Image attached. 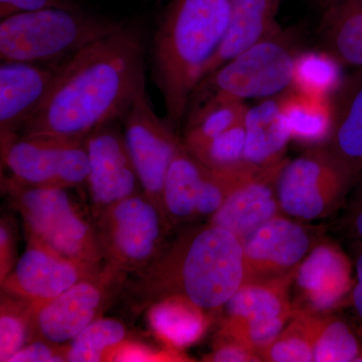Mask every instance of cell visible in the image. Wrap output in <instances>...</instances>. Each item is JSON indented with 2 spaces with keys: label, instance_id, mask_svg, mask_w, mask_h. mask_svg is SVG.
I'll return each instance as SVG.
<instances>
[{
  "label": "cell",
  "instance_id": "6da1fadb",
  "mask_svg": "<svg viewBox=\"0 0 362 362\" xmlns=\"http://www.w3.org/2000/svg\"><path fill=\"white\" fill-rule=\"evenodd\" d=\"M145 86L141 35L120 25L74 54L57 71L47 99L21 132L85 140L125 116Z\"/></svg>",
  "mask_w": 362,
  "mask_h": 362
},
{
  "label": "cell",
  "instance_id": "7a4b0ae2",
  "mask_svg": "<svg viewBox=\"0 0 362 362\" xmlns=\"http://www.w3.org/2000/svg\"><path fill=\"white\" fill-rule=\"evenodd\" d=\"M139 276L134 293L140 304L177 297L206 314L218 313L244 284V252L233 233L207 223L168 243Z\"/></svg>",
  "mask_w": 362,
  "mask_h": 362
},
{
  "label": "cell",
  "instance_id": "3957f363",
  "mask_svg": "<svg viewBox=\"0 0 362 362\" xmlns=\"http://www.w3.org/2000/svg\"><path fill=\"white\" fill-rule=\"evenodd\" d=\"M232 0H173L153 40L154 77L178 126L202 71L225 37Z\"/></svg>",
  "mask_w": 362,
  "mask_h": 362
},
{
  "label": "cell",
  "instance_id": "277c9868",
  "mask_svg": "<svg viewBox=\"0 0 362 362\" xmlns=\"http://www.w3.org/2000/svg\"><path fill=\"white\" fill-rule=\"evenodd\" d=\"M300 52L296 30H283L230 59L195 88L185 114L187 126L221 105L286 92L292 87Z\"/></svg>",
  "mask_w": 362,
  "mask_h": 362
},
{
  "label": "cell",
  "instance_id": "5b68a950",
  "mask_svg": "<svg viewBox=\"0 0 362 362\" xmlns=\"http://www.w3.org/2000/svg\"><path fill=\"white\" fill-rule=\"evenodd\" d=\"M119 23L93 18L69 7H47L1 18L0 57L2 62L47 63L73 56Z\"/></svg>",
  "mask_w": 362,
  "mask_h": 362
},
{
  "label": "cell",
  "instance_id": "8992f818",
  "mask_svg": "<svg viewBox=\"0 0 362 362\" xmlns=\"http://www.w3.org/2000/svg\"><path fill=\"white\" fill-rule=\"evenodd\" d=\"M9 189L23 218L26 238L68 258L103 267L96 228L80 213L66 192L69 188L23 187L11 181Z\"/></svg>",
  "mask_w": 362,
  "mask_h": 362
},
{
  "label": "cell",
  "instance_id": "52a82bcc",
  "mask_svg": "<svg viewBox=\"0 0 362 362\" xmlns=\"http://www.w3.org/2000/svg\"><path fill=\"white\" fill-rule=\"evenodd\" d=\"M95 228L105 264L139 275L165 250L171 226L163 211L139 192L98 214Z\"/></svg>",
  "mask_w": 362,
  "mask_h": 362
},
{
  "label": "cell",
  "instance_id": "ba28073f",
  "mask_svg": "<svg viewBox=\"0 0 362 362\" xmlns=\"http://www.w3.org/2000/svg\"><path fill=\"white\" fill-rule=\"evenodd\" d=\"M354 177L322 145L287 160L276 180L281 211L294 220L311 223L329 218L342 206Z\"/></svg>",
  "mask_w": 362,
  "mask_h": 362
},
{
  "label": "cell",
  "instance_id": "9c48e42d",
  "mask_svg": "<svg viewBox=\"0 0 362 362\" xmlns=\"http://www.w3.org/2000/svg\"><path fill=\"white\" fill-rule=\"evenodd\" d=\"M1 149L11 181L16 185L71 188L87 182L90 166L85 140L23 135Z\"/></svg>",
  "mask_w": 362,
  "mask_h": 362
},
{
  "label": "cell",
  "instance_id": "30bf717a",
  "mask_svg": "<svg viewBox=\"0 0 362 362\" xmlns=\"http://www.w3.org/2000/svg\"><path fill=\"white\" fill-rule=\"evenodd\" d=\"M124 118V137L142 192L163 211L164 182L173 159L183 147L182 139L168 119L156 115L147 96L146 86L138 93Z\"/></svg>",
  "mask_w": 362,
  "mask_h": 362
},
{
  "label": "cell",
  "instance_id": "8fae6325",
  "mask_svg": "<svg viewBox=\"0 0 362 362\" xmlns=\"http://www.w3.org/2000/svg\"><path fill=\"white\" fill-rule=\"evenodd\" d=\"M122 278V272L106 264L96 275L80 281L51 301L30 305L33 340L65 346L100 318Z\"/></svg>",
  "mask_w": 362,
  "mask_h": 362
},
{
  "label": "cell",
  "instance_id": "7c38bea8",
  "mask_svg": "<svg viewBox=\"0 0 362 362\" xmlns=\"http://www.w3.org/2000/svg\"><path fill=\"white\" fill-rule=\"evenodd\" d=\"M356 283L354 261L321 238L296 269L291 285L295 312L322 316L344 308Z\"/></svg>",
  "mask_w": 362,
  "mask_h": 362
},
{
  "label": "cell",
  "instance_id": "4fadbf2b",
  "mask_svg": "<svg viewBox=\"0 0 362 362\" xmlns=\"http://www.w3.org/2000/svg\"><path fill=\"white\" fill-rule=\"evenodd\" d=\"M243 175L216 173L192 156L183 144L168 169L162 204L171 228L211 218Z\"/></svg>",
  "mask_w": 362,
  "mask_h": 362
},
{
  "label": "cell",
  "instance_id": "5bb4252c",
  "mask_svg": "<svg viewBox=\"0 0 362 362\" xmlns=\"http://www.w3.org/2000/svg\"><path fill=\"white\" fill-rule=\"evenodd\" d=\"M320 230L281 214L243 240L244 283L291 276L318 240Z\"/></svg>",
  "mask_w": 362,
  "mask_h": 362
},
{
  "label": "cell",
  "instance_id": "9a60e30c",
  "mask_svg": "<svg viewBox=\"0 0 362 362\" xmlns=\"http://www.w3.org/2000/svg\"><path fill=\"white\" fill-rule=\"evenodd\" d=\"M105 265L97 267L68 258L28 238L25 252L1 281L2 289L9 296L37 306L51 301L80 281L96 275Z\"/></svg>",
  "mask_w": 362,
  "mask_h": 362
},
{
  "label": "cell",
  "instance_id": "2e32d148",
  "mask_svg": "<svg viewBox=\"0 0 362 362\" xmlns=\"http://www.w3.org/2000/svg\"><path fill=\"white\" fill-rule=\"evenodd\" d=\"M89 156L90 201L98 214L131 195L139 194V177L124 134L107 124L85 139Z\"/></svg>",
  "mask_w": 362,
  "mask_h": 362
},
{
  "label": "cell",
  "instance_id": "e0dca14e",
  "mask_svg": "<svg viewBox=\"0 0 362 362\" xmlns=\"http://www.w3.org/2000/svg\"><path fill=\"white\" fill-rule=\"evenodd\" d=\"M57 71L23 62L0 66V134L1 148L18 137L26 123L47 99Z\"/></svg>",
  "mask_w": 362,
  "mask_h": 362
},
{
  "label": "cell",
  "instance_id": "ac0fdd59",
  "mask_svg": "<svg viewBox=\"0 0 362 362\" xmlns=\"http://www.w3.org/2000/svg\"><path fill=\"white\" fill-rule=\"evenodd\" d=\"M282 168L252 171L240 178L209 223L225 228L242 243L282 214L276 192V180Z\"/></svg>",
  "mask_w": 362,
  "mask_h": 362
},
{
  "label": "cell",
  "instance_id": "d6986e66",
  "mask_svg": "<svg viewBox=\"0 0 362 362\" xmlns=\"http://www.w3.org/2000/svg\"><path fill=\"white\" fill-rule=\"evenodd\" d=\"M332 124L322 146L347 173H362V71L345 81L330 96Z\"/></svg>",
  "mask_w": 362,
  "mask_h": 362
},
{
  "label": "cell",
  "instance_id": "ffe728a7",
  "mask_svg": "<svg viewBox=\"0 0 362 362\" xmlns=\"http://www.w3.org/2000/svg\"><path fill=\"white\" fill-rule=\"evenodd\" d=\"M281 0H232L225 37L202 71V78L262 40L282 32L277 21ZM201 80V81H202Z\"/></svg>",
  "mask_w": 362,
  "mask_h": 362
},
{
  "label": "cell",
  "instance_id": "44dd1931",
  "mask_svg": "<svg viewBox=\"0 0 362 362\" xmlns=\"http://www.w3.org/2000/svg\"><path fill=\"white\" fill-rule=\"evenodd\" d=\"M245 164L254 171H267L284 165L291 133L281 106L280 95L267 98L247 109L245 117Z\"/></svg>",
  "mask_w": 362,
  "mask_h": 362
},
{
  "label": "cell",
  "instance_id": "7402d4cb",
  "mask_svg": "<svg viewBox=\"0 0 362 362\" xmlns=\"http://www.w3.org/2000/svg\"><path fill=\"white\" fill-rule=\"evenodd\" d=\"M294 274L273 280L244 283L223 310L221 323L237 324L292 315L291 285Z\"/></svg>",
  "mask_w": 362,
  "mask_h": 362
},
{
  "label": "cell",
  "instance_id": "603a6c76",
  "mask_svg": "<svg viewBox=\"0 0 362 362\" xmlns=\"http://www.w3.org/2000/svg\"><path fill=\"white\" fill-rule=\"evenodd\" d=\"M320 35L326 52L340 64L362 68V0H337L324 7Z\"/></svg>",
  "mask_w": 362,
  "mask_h": 362
},
{
  "label": "cell",
  "instance_id": "cb8c5ba5",
  "mask_svg": "<svg viewBox=\"0 0 362 362\" xmlns=\"http://www.w3.org/2000/svg\"><path fill=\"white\" fill-rule=\"evenodd\" d=\"M281 106L291 139L303 144H323L332 124L330 97L308 94L290 88L280 94Z\"/></svg>",
  "mask_w": 362,
  "mask_h": 362
},
{
  "label": "cell",
  "instance_id": "d4e9b609",
  "mask_svg": "<svg viewBox=\"0 0 362 362\" xmlns=\"http://www.w3.org/2000/svg\"><path fill=\"white\" fill-rule=\"evenodd\" d=\"M149 323L157 335L175 349L201 339L209 326L206 312L181 298L173 297L151 305Z\"/></svg>",
  "mask_w": 362,
  "mask_h": 362
},
{
  "label": "cell",
  "instance_id": "484cf974",
  "mask_svg": "<svg viewBox=\"0 0 362 362\" xmlns=\"http://www.w3.org/2000/svg\"><path fill=\"white\" fill-rule=\"evenodd\" d=\"M314 361H362V339L349 320L335 313L318 316Z\"/></svg>",
  "mask_w": 362,
  "mask_h": 362
},
{
  "label": "cell",
  "instance_id": "4316f807",
  "mask_svg": "<svg viewBox=\"0 0 362 362\" xmlns=\"http://www.w3.org/2000/svg\"><path fill=\"white\" fill-rule=\"evenodd\" d=\"M126 333L120 321L98 318L65 345L66 361H112L114 352L123 344Z\"/></svg>",
  "mask_w": 362,
  "mask_h": 362
},
{
  "label": "cell",
  "instance_id": "83f0119b",
  "mask_svg": "<svg viewBox=\"0 0 362 362\" xmlns=\"http://www.w3.org/2000/svg\"><path fill=\"white\" fill-rule=\"evenodd\" d=\"M318 316L295 312L280 334L259 352L262 361H314Z\"/></svg>",
  "mask_w": 362,
  "mask_h": 362
},
{
  "label": "cell",
  "instance_id": "f1b7e54d",
  "mask_svg": "<svg viewBox=\"0 0 362 362\" xmlns=\"http://www.w3.org/2000/svg\"><path fill=\"white\" fill-rule=\"evenodd\" d=\"M340 63L326 51L301 52L297 57L292 88L317 96L330 97L341 84Z\"/></svg>",
  "mask_w": 362,
  "mask_h": 362
},
{
  "label": "cell",
  "instance_id": "f546056e",
  "mask_svg": "<svg viewBox=\"0 0 362 362\" xmlns=\"http://www.w3.org/2000/svg\"><path fill=\"white\" fill-rule=\"evenodd\" d=\"M245 145L246 129L244 121L214 138L213 141L192 156L216 173L226 175H240L250 169L245 164Z\"/></svg>",
  "mask_w": 362,
  "mask_h": 362
},
{
  "label": "cell",
  "instance_id": "4dcf8cb0",
  "mask_svg": "<svg viewBox=\"0 0 362 362\" xmlns=\"http://www.w3.org/2000/svg\"><path fill=\"white\" fill-rule=\"evenodd\" d=\"M249 107L245 102H235L216 107L187 126L185 139V148L192 154L206 147L214 138L237 124L244 122Z\"/></svg>",
  "mask_w": 362,
  "mask_h": 362
},
{
  "label": "cell",
  "instance_id": "1f68e13d",
  "mask_svg": "<svg viewBox=\"0 0 362 362\" xmlns=\"http://www.w3.org/2000/svg\"><path fill=\"white\" fill-rule=\"evenodd\" d=\"M33 340L30 304L2 295L0 313V361L9 362L11 357Z\"/></svg>",
  "mask_w": 362,
  "mask_h": 362
},
{
  "label": "cell",
  "instance_id": "d6a6232c",
  "mask_svg": "<svg viewBox=\"0 0 362 362\" xmlns=\"http://www.w3.org/2000/svg\"><path fill=\"white\" fill-rule=\"evenodd\" d=\"M66 361L65 346L52 344L42 339H33L14 354L9 362Z\"/></svg>",
  "mask_w": 362,
  "mask_h": 362
},
{
  "label": "cell",
  "instance_id": "836d02e7",
  "mask_svg": "<svg viewBox=\"0 0 362 362\" xmlns=\"http://www.w3.org/2000/svg\"><path fill=\"white\" fill-rule=\"evenodd\" d=\"M356 283L344 308L349 310L350 323L362 339V243H354Z\"/></svg>",
  "mask_w": 362,
  "mask_h": 362
},
{
  "label": "cell",
  "instance_id": "e575fe53",
  "mask_svg": "<svg viewBox=\"0 0 362 362\" xmlns=\"http://www.w3.org/2000/svg\"><path fill=\"white\" fill-rule=\"evenodd\" d=\"M206 361L214 362H252L262 361L261 357L254 350L247 349L240 343L218 337L211 354L206 357Z\"/></svg>",
  "mask_w": 362,
  "mask_h": 362
},
{
  "label": "cell",
  "instance_id": "d590c367",
  "mask_svg": "<svg viewBox=\"0 0 362 362\" xmlns=\"http://www.w3.org/2000/svg\"><path fill=\"white\" fill-rule=\"evenodd\" d=\"M340 221L343 230L354 243H362V187L350 201Z\"/></svg>",
  "mask_w": 362,
  "mask_h": 362
},
{
  "label": "cell",
  "instance_id": "8d00e7d4",
  "mask_svg": "<svg viewBox=\"0 0 362 362\" xmlns=\"http://www.w3.org/2000/svg\"><path fill=\"white\" fill-rule=\"evenodd\" d=\"M14 235L13 226L8 221L2 220L0 226V261H1V281L13 270L16 262V244H14Z\"/></svg>",
  "mask_w": 362,
  "mask_h": 362
},
{
  "label": "cell",
  "instance_id": "74e56055",
  "mask_svg": "<svg viewBox=\"0 0 362 362\" xmlns=\"http://www.w3.org/2000/svg\"><path fill=\"white\" fill-rule=\"evenodd\" d=\"M47 7H69L62 0H0V18Z\"/></svg>",
  "mask_w": 362,
  "mask_h": 362
},
{
  "label": "cell",
  "instance_id": "f35d334b",
  "mask_svg": "<svg viewBox=\"0 0 362 362\" xmlns=\"http://www.w3.org/2000/svg\"><path fill=\"white\" fill-rule=\"evenodd\" d=\"M158 356L152 350L141 345L121 344L112 356L113 361H157Z\"/></svg>",
  "mask_w": 362,
  "mask_h": 362
},
{
  "label": "cell",
  "instance_id": "ab89813d",
  "mask_svg": "<svg viewBox=\"0 0 362 362\" xmlns=\"http://www.w3.org/2000/svg\"><path fill=\"white\" fill-rule=\"evenodd\" d=\"M337 1V0H318L319 4H321V6L326 7L329 6V4H332V2Z\"/></svg>",
  "mask_w": 362,
  "mask_h": 362
}]
</instances>
